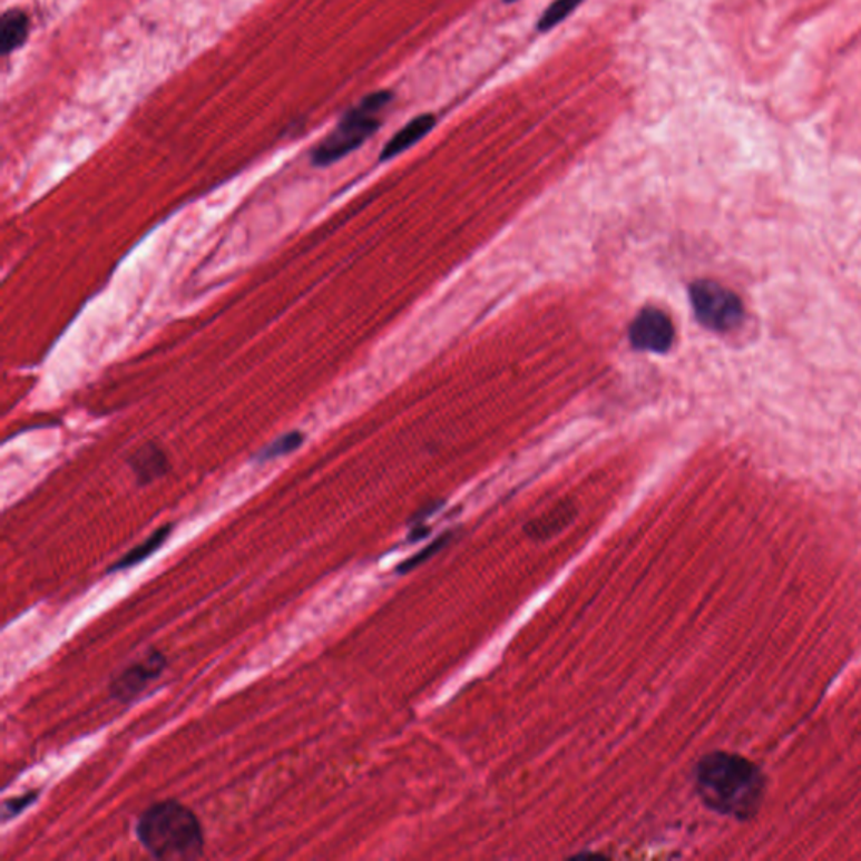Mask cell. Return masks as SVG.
I'll list each match as a JSON object with an SVG mask.
<instances>
[{
    "mask_svg": "<svg viewBox=\"0 0 861 861\" xmlns=\"http://www.w3.org/2000/svg\"><path fill=\"white\" fill-rule=\"evenodd\" d=\"M130 464L140 483H150V481L164 477L168 470V461L165 458L164 451L155 447V444H147V447L140 448L131 457Z\"/></svg>",
    "mask_w": 861,
    "mask_h": 861,
    "instance_id": "9c48e42d",
    "label": "cell"
},
{
    "mask_svg": "<svg viewBox=\"0 0 861 861\" xmlns=\"http://www.w3.org/2000/svg\"><path fill=\"white\" fill-rule=\"evenodd\" d=\"M38 800V793H28L26 796L21 798H14V800L8 801V803L4 804V821L11 820V818L18 816V814H21L22 811L26 810V808L31 806L35 801Z\"/></svg>",
    "mask_w": 861,
    "mask_h": 861,
    "instance_id": "4fadbf2b",
    "label": "cell"
},
{
    "mask_svg": "<svg viewBox=\"0 0 861 861\" xmlns=\"http://www.w3.org/2000/svg\"><path fill=\"white\" fill-rule=\"evenodd\" d=\"M691 302L698 322L714 332H731L744 319L741 299L732 290L712 280L692 283Z\"/></svg>",
    "mask_w": 861,
    "mask_h": 861,
    "instance_id": "277c9868",
    "label": "cell"
},
{
    "mask_svg": "<svg viewBox=\"0 0 861 861\" xmlns=\"http://www.w3.org/2000/svg\"><path fill=\"white\" fill-rule=\"evenodd\" d=\"M503 2H507V4H511V2H517V0H503Z\"/></svg>",
    "mask_w": 861,
    "mask_h": 861,
    "instance_id": "5bb4252c",
    "label": "cell"
},
{
    "mask_svg": "<svg viewBox=\"0 0 861 861\" xmlns=\"http://www.w3.org/2000/svg\"><path fill=\"white\" fill-rule=\"evenodd\" d=\"M165 666H167V658L160 652L148 653L144 659L128 666L111 682V697L120 702H130L162 675Z\"/></svg>",
    "mask_w": 861,
    "mask_h": 861,
    "instance_id": "8992f818",
    "label": "cell"
},
{
    "mask_svg": "<svg viewBox=\"0 0 861 861\" xmlns=\"http://www.w3.org/2000/svg\"><path fill=\"white\" fill-rule=\"evenodd\" d=\"M172 532V526L168 524V526L160 527V529L155 530L154 534H151L150 537H148L145 542H141L140 546L134 547V549L128 550L127 554H125L124 557H121L120 560H117V562L114 564V566L110 567V570L108 573H117V570H124V569H130V567L138 566V564L144 562L145 559H148V557L154 556L155 552H157L158 549H160L162 546H164L165 540L168 539V536H170Z\"/></svg>",
    "mask_w": 861,
    "mask_h": 861,
    "instance_id": "30bf717a",
    "label": "cell"
},
{
    "mask_svg": "<svg viewBox=\"0 0 861 861\" xmlns=\"http://www.w3.org/2000/svg\"><path fill=\"white\" fill-rule=\"evenodd\" d=\"M29 36V16L21 9H9L0 19V51L9 56L26 45Z\"/></svg>",
    "mask_w": 861,
    "mask_h": 861,
    "instance_id": "ba28073f",
    "label": "cell"
},
{
    "mask_svg": "<svg viewBox=\"0 0 861 861\" xmlns=\"http://www.w3.org/2000/svg\"><path fill=\"white\" fill-rule=\"evenodd\" d=\"M695 790L708 810L735 820L754 816L764 798L761 769L732 752H712L695 769Z\"/></svg>",
    "mask_w": 861,
    "mask_h": 861,
    "instance_id": "6da1fadb",
    "label": "cell"
},
{
    "mask_svg": "<svg viewBox=\"0 0 861 861\" xmlns=\"http://www.w3.org/2000/svg\"><path fill=\"white\" fill-rule=\"evenodd\" d=\"M584 0H554L552 4L544 11L542 18L537 22L540 32L552 31L560 22L566 21Z\"/></svg>",
    "mask_w": 861,
    "mask_h": 861,
    "instance_id": "8fae6325",
    "label": "cell"
},
{
    "mask_svg": "<svg viewBox=\"0 0 861 861\" xmlns=\"http://www.w3.org/2000/svg\"><path fill=\"white\" fill-rule=\"evenodd\" d=\"M437 127V117L431 114L419 115V117L412 118L408 125L401 128L391 140L385 144V147L381 151V162L391 160V158L398 157L402 151L409 150L414 147L418 141H421L429 131Z\"/></svg>",
    "mask_w": 861,
    "mask_h": 861,
    "instance_id": "52a82bcc",
    "label": "cell"
},
{
    "mask_svg": "<svg viewBox=\"0 0 861 861\" xmlns=\"http://www.w3.org/2000/svg\"><path fill=\"white\" fill-rule=\"evenodd\" d=\"M675 340V326L662 310L646 306L629 326V342L636 351L665 354Z\"/></svg>",
    "mask_w": 861,
    "mask_h": 861,
    "instance_id": "5b68a950",
    "label": "cell"
},
{
    "mask_svg": "<svg viewBox=\"0 0 861 861\" xmlns=\"http://www.w3.org/2000/svg\"><path fill=\"white\" fill-rule=\"evenodd\" d=\"M303 440H305V437H303L300 431H292V433L283 434L278 440H275L272 444H268V447L263 448V450L257 453L256 460L260 461V463H263V461L285 457V454L299 450L303 444Z\"/></svg>",
    "mask_w": 861,
    "mask_h": 861,
    "instance_id": "7c38bea8",
    "label": "cell"
},
{
    "mask_svg": "<svg viewBox=\"0 0 861 861\" xmlns=\"http://www.w3.org/2000/svg\"><path fill=\"white\" fill-rule=\"evenodd\" d=\"M392 98L394 95L388 90L374 91L362 98L359 105L340 118L335 130L313 148L312 164L315 167H329L348 157L351 151L358 150L381 128L378 114L391 104Z\"/></svg>",
    "mask_w": 861,
    "mask_h": 861,
    "instance_id": "3957f363",
    "label": "cell"
},
{
    "mask_svg": "<svg viewBox=\"0 0 861 861\" xmlns=\"http://www.w3.org/2000/svg\"><path fill=\"white\" fill-rule=\"evenodd\" d=\"M135 833L145 850L158 860H196L204 853L199 820L177 801H162L148 808L138 818Z\"/></svg>",
    "mask_w": 861,
    "mask_h": 861,
    "instance_id": "7a4b0ae2",
    "label": "cell"
}]
</instances>
